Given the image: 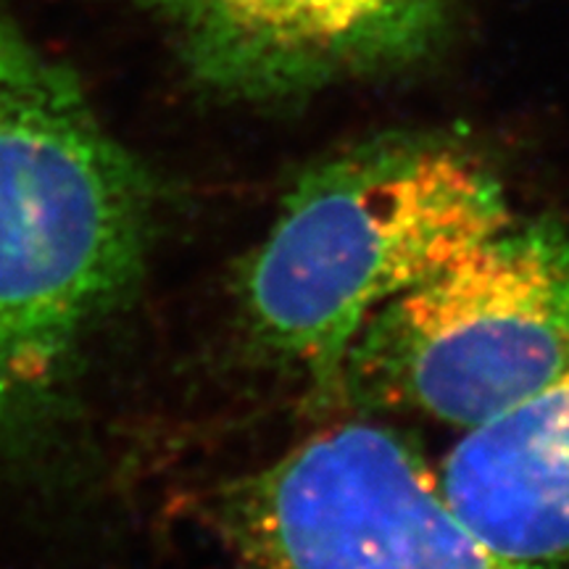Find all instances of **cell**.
I'll list each match as a JSON object with an SVG mask.
<instances>
[{
	"instance_id": "obj_1",
	"label": "cell",
	"mask_w": 569,
	"mask_h": 569,
	"mask_svg": "<svg viewBox=\"0 0 569 569\" xmlns=\"http://www.w3.org/2000/svg\"><path fill=\"white\" fill-rule=\"evenodd\" d=\"M146 240L130 156L67 69L0 17V422L61 386Z\"/></svg>"
},
{
	"instance_id": "obj_6",
	"label": "cell",
	"mask_w": 569,
	"mask_h": 569,
	"mask_svg": "<svg viewBox=\"0 0 569 569\" xmlns=\"http://www.w3.org/2000/svg\"><path fill=\"white\" fill-rule=\"evenodd\" d=\"M440 488L490 543L515 557H569V369L507 415L467 430Z\"/></svg>"
},
{
	"instance_id": "obj_4",
	"label": "cell",
	"mask_w": 569,
	"mask_h": 569,
	"mask_svg": "<svg viewBox=\"0 0 569 569\" xmlns=\"http://www.w3.org/2000/svg\"><path fill=\"white\" fill-rule=\"evenodd\" d=\"M224 530L246 569H553L482 538L372 425L327 430L234 486Z\"/></svg>"
},
{
	"instance_id": "obj_5",
	"label": "cell",
	"mask_w": 569,
	"mask_h": 569,
	"mask_svg": "<svg viewBox=\"0 0 569 569\" xmlns=\"http://www.w3.org/2000/svg\"><path fill=\"white\" fill-rule=\"evenodd\" d=\"M211 82L288 96L401 67L436 46L451 0H146Z\"/></svg>"
},
{
	"instance_id": "obj_2",
	"label": "cell",
	"mask_w": 569,
	"mask_h": 569,
	"mask_svg": "<svg viewBox=\"0 0 569 569\" xmlns=\"http://www.w3.org/2000/svg\"><path fill=\"white\" fill-rule=\"evenodd\" d=\"M509 224L501 184L467 153L390 134L319 163L284 198L243 274L253 336L319 388L380 306Z\"/></svg>"
},
{
	"instance_id": "obj_3",
	"label": "cell",
	"mask_w": 569,
	"mask_h": 569,
	"mask_svg": "<svg viewBox=\"0 0 569 569\" xmlns=\"http://www.w3.org/2000/svg\"><path fill=\"white\" fill-rule=\"evenodd\" d=\"M569 369V232L503 224L367 319L340 382L465 430Z\"/></svg>"
}]
</instances>
